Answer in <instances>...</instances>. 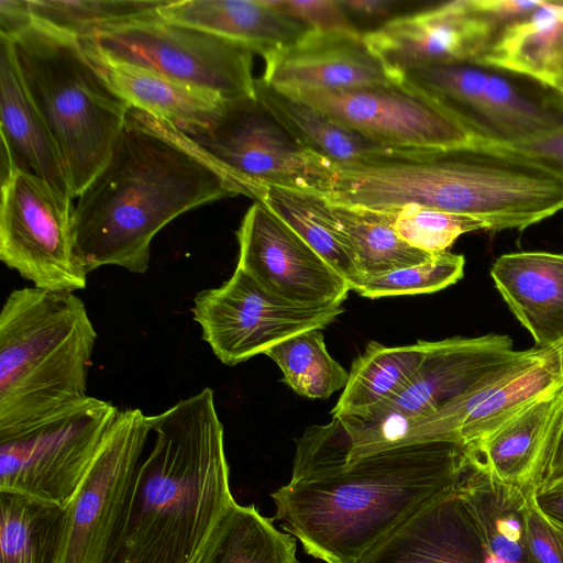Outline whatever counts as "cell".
<instances>
[{"label": "cell", "instance_id": "obj_42", "mask_svg": "<svg viewBox=\"0 0 563 563\" xmlns=\"http://www.w3.org/2000/svg\"><path fill=\"white\" fill-rule=\"evenodd\" d=\"M539 510L563 531V479L533 495Z\"/></svg>", "mask_w": 563, "mask_h": 563}, {"label": "cell", "instance_id": "obj_45", "mask_svg": "<svg viewBox=\"0 0 563 563\" xmlns=\"http://www.w3.org/2000/svg\"><path fill=\"white\" fill-rule=\"evenodd\" d=\"M551 347L554 350V352L556 354L560 373H561V378L563 382V336Z\"/></svg>", "mask_w": 563, "mask_h": 563}, {"label": "cell", "instance_id": "obj_35", "mask_svg": "<svg viewBox=\"0 0 563 563\" xmlns=\"http://www.w3.org/2000/svg\"><path fill=\"white\" fill-rule=\"evenodd\" d=\"M390 214L391 225L409 245L430 254L445 252L462 234L500 231L487 217L407 206Z\"/></svg>", "mask_w": 563, "mask_h": 563}, {"label": "cell", "instance_id": "obj_21", "mask_svg": "<svg viewBox=\"0 0 563 563\" xmlns=\"http://www.w3.org/2000/svg\"><path fill=\"white\" fill-rule=\"evenodd\" d=\"M357 563H483V554L456 490L420 509Z\"/></svg>", "mask_w": 563, "mask_h": 563}, {"label": "cell", "instance_id": "obj_12", "mask_svg": "<svg viewBox=\"0 0 563 563\" xmlns=\"http://www.w3.org/2000/svg\"><path fill=\"white\" fill-rule=\"evenodd\" d=\"M217 163L254 186L322 195L336 165L302 147L255 98L229 101L210 129L188 135Z\"/></svg>", "mask_w": 563, "mask_h": 563}, {"label": "cell", "instance_id": "obj_3", "mask_svg": "<svg viewBox=\"0 0 563 563\" xmlns=\"http://www.w3.org/2000/svg\"><path fill=\"white\" fill-rule=\"evenodd\" d=\"M150 424L152 443L104 563H195L234 500L211 388L150 416Z\"/></svg>", "mask_w": 563, "mask_h": 563}, {"label": "cell", "instance_id": "obj_30", "mask_svg": "<svg viewBox=\"0 0 563 563\" xmlns=\"http://www.w3.org/2000/svg\"><path fill=\"white\" fill-rule=\"evenodd\" d=\"M65 508L0 492V563H55Z\"/></svg>", "mask_w": 563, "mask_h": 563}, {"label": "cell", "instance_id": "obj_46", "mask_svg": "<svg viewBox=\"0 0 563 563\" xmlns=\"http://www.w3.org/2000/svg\"><path fill=\"white\" fill-rule=\"evenodd\" d=\"M563 92V91H562Z\"/></svg>", "mask_w": 563, "mask_h": 563}, {"label": "cell", "instance_id": "obj_24", "mask_svg": "<svg viewBox=\"0 0 563 563\" xmlns=\"http://www.w3.org/2000/svg\"><path fill=\"white\" fill-rule=\"evenodd\" d=\"M158 14L242 44L262 57L309 31L272 8L267 0H170Z\"/></svg>", "mask_w": 563, "mask_h": 563}, {"label": "cell", "instance_id": "obj_38", "mask_svg": "<svg viewBox=\"0 0 563 563\" xmlns=\"http://www.w3.org/2000/svg\"><path fill=\"white\" fill-rule=\"evenodd\" d=\"M527 537L534 563H563V531L551 522L530 497L527 515Z\"/></svg>", "mask_w": 563, "mask_h": 563}, {"label": "cell", "instance_id": "obj_4", "mask_svg": "<svg viewBox=\"0 0 563 563\" xmlns=\"http://www.w3.org/2000/svg\"><path fill=\"white\" fill-rule=\"evenodd\" d=\"M321 196L377 212L418 206L487 217L500 231H521L563 210V177L512 150L474 142L336 166Z\"/></svg>", "mask_w": 563, "mask_h": 563}, {"label": "cell", "instance_id": "obj_26", "mask_svg": "<svg viewBox=\"0 0 563 563\" xmlns=\"http://www.w3.org/2000/svg\"><path fill=\"white\" fill-rule=\"evenodd\" d=\"M255 97L302 147L336 166L365 164L406 153L373 142L319 109L272 87L262 78L255 80Z\"/></svg>", "mask_w": 563, "mask_h": 563}, {"label": "cell", "instance_id": "obj_27", "mask_svg": "<svg viewBox=\"0 0 563 563\" xmlns=\"http://www.w3.org/2000/svg\"><path fill=\"white\" fill-rule=\"evenodd\" d=\"M427 341L386 346L369 342L352 363L332 417L364 418L396 396L421 364Z\"/></svg>", "mask_w": 563, "mask_h": 563}, {"label": "cell", "instance_id": "obj_32", "mask_svg": "<svg viewBox=\"0 0 563 563\" xmlns=\"http://www.w3.org/2000/svg\"><path fill=\"white\" fill-rule=\"evenodd\" d=\"M563 21L559 0L544 3L505 26L477 63L544 84L552 49Z\"/></svg>", "mask_w": 563, "mask_h": 563}, {"label": "cell", "instance_id": "obj_10", "mask_svg": "<svg viewBox=\"0 0 563 563\" xmlns=\"http://www.w3.org/2000/svg\"><path fill=\"white\" fill-rule=\"evenodd\" d=\"M505 334L427 341L424 357L405 387L364 418L336 417L350 444L346 461L399 446L408 427L462 395L514 358Z\"/></svg>", "mask_w": 563, "mask_h": 563}, {"label": "cell", "instance_id": "obj_15", "mask_svg": "<svg viewBox=\"0 0 563 563\" xmlns=\"http://www.w3.org/2000/svg\"><path fill=\"white\" fill-rule=\"evenodd\" d=\"M283 92L394 151L431 152L476 142L440 103L400 82L352 90Z\"/></svg>", "mask_w": 563, "mask_h": 563}, {"label": "cell", "instance_id": "obj_18", "mask_svg": "<svg viewBox=\"0 0 563 563\" xmlns=\"http://www.w3.org/2000/svg\"><path fill=\"white\" fill-rule=\"evenodd\" d=\"M263 59L261 78L282 91L352 90L395 82L363 35L309 30Z\"/></svg>", "mask_w": 563, "mask_h": 563}, {"label": "cell", "instance_id": "obj_14", "mask_svg": "<svg viewBox=\"0 0 563 563\" xmlns=\"http://www.w3.org/2000/svg\"><path fill=\"white\" fill-rule=\"evenodd\" d=\"M151 434L150 416L123 409L65 508L55 563H104L135 470Z\"/></svg>", "mask_w": 563, "mask_h": 563}, {"label": "cell", "instance_id": "obj_11", "mask_svg": "<svg viewBox=\"0 0 563 563\" xmlns=\"http://www.w3.org/2000/svg\"><path fill=\"white\" fill-rule=\"evenodd\" d=\"M71 200L12 167L1 177L0 260L34 287L75 292L88 272L77 254Z\"/></svg>", "mask_w": 563, "mask_h": 563}, {"label": "cell", "instance_id": "obj_16", "mask_svg": "<svg viewBox=\"0 0 563 563\" xmlns=\"http://www.w3.org/2000/svg\"><path fill=\"white\" fill-rule=\"evenodd\" d=\"M236 239V267L271 295L306 307L340 306L347 298V280L264 203L247 209Z\"/></svg>", "mask_w": 563, "mask_h": 563}, {"label": "cell", "instance_id": "obj_37", "mask_svg": "<svg viewBox=\"0 0 563 563\" xmlns=\"http://www.w3.org/2000/svg\"><path fill=\"white\" fill-rule=\"evenodd\" d=\"M282 14L311 31L363 35L340 0H267Z\"/></svg>", "mask_w": 563, "mask_h": 563}, {"label": "cell", "instance_id": "obj_33", "mask_svg": "<svg viewBox=\"0 0 563 563\" xmlns=\"http://www.w3.org/2000/svg\"><path fill=\"white\" fill-rule=\"evenodd\" d=\"M170 0H24L32 21L78 40L158 13Z\"/></svg>", "mask_w": 563, "mask_h": 563}, {"label": "cell", "instance_id": "obj_7", "mask_svg": "<svg viewBox=\"0 0 563 563\" xmlns=\"http://www.w3.org/2000/svg\"><path fill=\"white\" fill-rule=\"evenodd\" d=\"M440 103L478 143L508 147L563 129V92L477 62L432 65L399 81Z\"/></svg>", "mask_w": 563, "mask_h": 563}, {"label": "cell", "instance_id": "obj_20", "mask_svg": "<svg viewBox=\"0 0 563 563\" xmlns=\"http://www.w3.org/2000/svg\"><path fill=\"white\" fill-rule=\"evenodd\" d=\"M0 37L2 176L14 166L43 179L62 197L73 201L63 155L25 89L8 38Z\"/></svg>", "mask_w": 563, "mask_h": 563}, {"label": "cell", "instance_id": "obj_5", "mask_svg": "<svg viewBox=\"0 0 563 563\" xmlns=\"http://www.w3.org/2000/svg\"><path fill=\"white\" fill-rule=\"evenodd\" d=\"M97 332L74 292L13 289L0 312V437L87 395Z\"/></svg>", "mask_w": 563, "mask_h": 563}, {"label": "cell", "instance_id": "obj_25", "mask_svg": "<svg viewBox=\"0 0 563 563\" xmlns=\"http://www.w3.org/2000/svg\"><path fill=\"white\" fill-rule=\"evenodd\" d=\"M467 455L468 467L457 493L476 528L483 563H534L526 522L531 496L497 482Z\"/></svg>", "mask_w": 563, "mask_h": 563}, {"label": "cell", "instance_id": "obj_22", "mask_svg": "<svg viewBox=\"0 0 563 563\" xmlns=\"http://www.w3.org/2000/svg\"><path fill=\"white\" fill-rule=\"evenodd\" d=\"M496 289L537 346L563 336V254L544 251L507 253L490 268Z\"/></svg>", "mask_w": 563, "mask_h": 563}, {"label": "cell", "instance_id": "obj_44", "mask_svg": "<svg viewBox=\"0 0 563 563\" xmlns=\"http://www.w3.org/2000/svg\"><path fill=\"white\" fill-rule=\"evenodd\" d=\"M563 479V429L560 434L553 457L539 490L551 487ZM538 490V492H539Z\"/></svg>", "mask_w": 563, "mask_h": 563}, {"label": "cell", "instance_id": "obj_31", "mask_svg": "<svg viewBox=\"0 0 563 563\" xmlns=\"http://www.w3.org/2000/svg\"><path fill=\"white\" fill-rule=\"evenodd\" d=\"M328 203L362 277L417 265L432 256L405 242L388 212Z\"/></svg>", "mask_w": 563, "mask_h": 563}, {"label": "cell", "instance_id": "obj_39", "mask_svg": "<svg viewBox=\"0 0 563 563\" xmlns=\"http://www.w3.org/2000/svg\"><path fill=\"white\" fill-rule=\"evenodd\" d=\"M506 148L512 150L563 177V129Z\"/></svg>", "mask_w": 563, "mask_h": 563}, {"label": "cell", "instance_id": "obj_28", "mask_svg": "<svg viewBox=\"0 0 563 563\" xmlns=\"http://www.w3.org/2000/svg\"><path fill=\"white\" fill-rule=\"evenodd\" d=\"M296 540L254 505L233 500L195 563H300Z\"/></svg>", "mask_w": 563, "mask_h": 563}, {"label": "cell", "instance_id": "obj_40", "mask_svg": "<svg viewBox=\"0 0 563 563\" xmlns=\"http://www.w3.org/2000/svg\"><path fill=\"white\" fill-rule=\"evenodd\" d=\"M476 8L483 12L499 30L526 16L544 1L542 0H474Z\"/></svg>", "mask_w": 563, "mask_h": 563}, {"label": "cell", "instance_id": "obj_9", "mask_svg": "<svg viewBox=\"0 0 563 563\" xmlns=\"http://www.w3.org/2000/svg\"><path fill=\"white\" fill-rule=\"evenodd\" d=\"M120 409L88 396L0 437V492L65 507L85 478Z\"/></svg>", "mask_w": 563, "mask_h": 563}, {"label": "cell", "instance_id": "obj_2", "mask_svg": "<svg viewBox=\"0 0 563 563\" xmlns=\"http://www.w3.org/2000/svg\"><path fill=\"white\" fill-rule=\"evenodd\" d=\"M254 186L217 163L174 125L131 108L111 152L73 211L75 246L88 273L148 269L154 236L179 214Z\"/></svg>", "mask_w": 563, "mask_h": 563}, {"label": "cell", "instance_id": "obj_13", "mask_svg": "<svg viewBox=\"0 0 563 563\" xmlns=\"http://www.w3.org/2000/svg\"><path fill=\"white\" fill-rule=\"evenodd\" d=\"M344 307H306L279 299L235 267L217 288L199 291L194 320L217 358L234 366L296 334L324 329Z\"/></svg>", "mask_w": 563, "mask_h": 563}, {"label": "cell", "instance_id": "obj_19", "mask_svg": "<svg viewBox=\"0 0 563 563\" xmlns=\"http://www.w3.org/2000/svg\"><path fill=\"white\" fill-rule=\"evenodd\" d=\"M562 429L563 385L464 449L494 479L532 496L548 472Z\"/></svg>", "mask_w": 563, "mask_h": 563}, {"label": "cell", "instance_id": "obj_6", "mask_svg": "<svg viewBox=\"0 0 563 563\" xmlns=\"http://www.w3.org/2000/svg\"><path fill=\"white\" fill-rule=\"evenodd\" d=\"M8 38L22 81L66 163L73 198L106 163L132 106L80 41L32 21Z\"/></svg>", "mask_w": 563, "mask_h": 563}, {"label": "cell", "instance_id": "obj_43", "mask_svg": "<svg viewBox=\"0 0 563 563\" xmlns=\"http://www.w3.org/2000/svg\"><path fill=\"white\" fill-rule=\"evenodd\" d=\"M544 84L563 91V21L549 60Z\"/></svg>", "mask_w": 563, "mask_h": 563}, {"label": "cell", "instance_id": "obj_17", "mask_svg": "<svg viewBox=\"0 0 563 563\" xmlns=\"http://www.w3.org/2000/svg\"><path fill=\"white\" fill-rule=\"evenodd\" d=\"M498 33L474 0H455L398 15L363 32V40L398 82L422 67L477 62Z\"/></svg>", "mask_w": 563, "mask_h": 563}, {"label": "cell", "instance_id": "obj_1", "mask_svg": "<svg viewBox=\"0 0 563 563\" xmlns=\"http://www.w3.org/2000/svg\"><path fill=\"white\" fill-rule=\"evenodd\" d=\"M335 418L296 440L290 481L271 497L274 519L325 563H357L402 522L457 490L466 450L451 442L388 449L351 462Z\"/></svg>", "mask_w": 563, "mask_h": 563}, {"label": "cell", "instance_id": "obj_23", "mask_svg": "<svg viewBox=\"0 0 563 563\" xmlns=\"http://www.w3.org/2000/svg\"><path fill=\"white\" fill-rule=\"evenodd\" d=\"M87 53L109 85L133 108L187 135L212 128L229 102L213 92L153 70Z\"/></svg>", "mask_w": 563, "mask_h": 563}, {"label": "cell", "instance_id": "obj_34", "mask_svg": "<svg viewBox=\"0 0 563 563\" xmlns=\"http://www.w3.org/2000/svg\"><path fill=\"white\" fill-rule=\"evenodd\" d=\"M265 355L280 368L283 380L307 398L328 399L349 379V372L329 354L321 329L290 336Z\"/></svg>", "mask_w": 563, "mask_h": 563}, {"label": "cell", "instance_id": "obj_36", "mask_svg": "<svg viewBox=\"0 0 563 563\" xmlns=\"http://www.w3.org/2000/svg\"><path fill=\"white\" fill-rule=\"evenodd\" d=\"M464 266L462 254L434 253L420 264L362 277L353 290L371 299L435 292L460 280Z\"/></svg>", "mask_w": 563, "mask_h": 563}, {"label": "cell", "instance_id": "obj_29", "mask_svg": "<svg viewBox=\"0 0 563 563\" xmlns=\"http://www.w3.org/2000/svg\"><path fill=\"white\" fill-rule=\"evenodd\" d=\"M256 201L294 230L341 276L351 290L362 278L354 257L340 233L328 201L318 192L262 186Z\"/></svg>", "mask_w": 563, "mask_h": 563}, {"label": "cell", "instance_id": "obj_8", "mask_svg": "<svg viewBox=\"0 0 563 563\" xmlns=\"http://www.w3.org/2000/svg\"><path fill=\"white\" fill-rule=\"evenodd\" d=\"M79 41L89 53L153 70L227 101L255 98L253 51L158 13Z\"/></svg>", "mask_w": 563, "mask_h": 563}, {"label": "cell", "instance_id": "obj_41", "mask_svg": "<svg viewBox=\"0 0 563 563\" xmlns=\"http://www.w3.org/2000/svg\"><path fill=\"white\" fill-rule=\"evenodd\" d=\"M341 5L345 12L353 18L361 20H380L385 19V23L400 14L402 4L401 1L396 0H340Z\"/></svg>", "mask_w": 563, "mask_h": 563}]
</instances>
